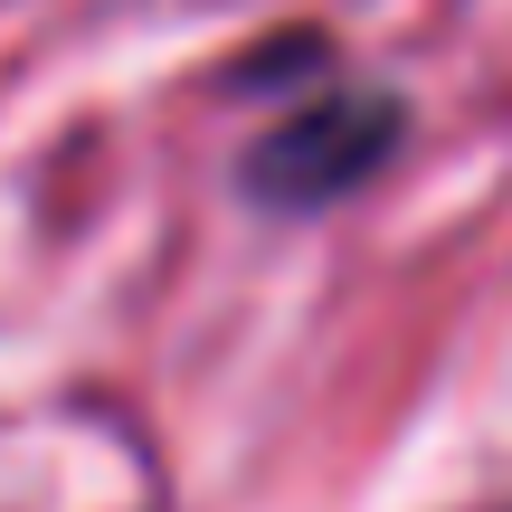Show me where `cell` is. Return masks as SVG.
Instances as JSON below:
<instances>
[{
  "label": "cell",
  "mask_w": 512,
  "mask_h": 512,
  "mask_svg": "<svg viewBox=\"0 0 512 512\" xmlns=\"http://www.w3.org/2000/svg\"><path fill=\"white\" fill-rule=\"evenodd\" d=\"M389 143H399V105H389V95H370V86L313 95L304 114H285V124L247 152V181H256V200H275V209H323V200H342L351 181H370V171L389 162Z\"/></svg>",
  "instance_id": "obj_1"
}]
</instances>
